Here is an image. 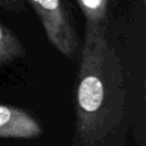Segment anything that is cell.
<instances>
[{
  "mask_svg": "<svg viewBox=\"0 0 146 146\" xmlns=\"http://www.w3.org/2000/svg\"><path fill=\"white\" fill-rule=\"evenodd\" d=\"M38 17L50 45L68 59L80 53V37L63 0H23Z\"/></svg>",
  "mask_w": 146,
  "mask_h": 146,
  "instance_id": "cell-2",
  "label": "cell"
},
{
  "mask_svg": "<svg viewBox=\"0 0 146 146\" xmlns=\"http://www.w3.org/2000/svg\"><path fill=\"white\" fill-rule=\"evenodd\" d=\"M0 8L8 12L21 13L26 9V3L23 0H0Z\"/></svg>",
  "mask_w": 146,
  "mask_h": 146,
  "instance_id": "cell-6",
  "label": "cell"
},
{
  "mask_svg": "<svg viewBox=\"0 0 146 146\" xmlns=\"http://www.w3.org/2000/svg\"><path fill=\"white\" fill-rule=\"evenodd\" d=\"M26 56V48L8 26L0 22V68Z\"/></svg>",
  "mask_w": 146,
  "mask_h": 146,
  "instance_id": "cell-5",
  "label": "cell"
},
{
  "mask_svg": "<svg viewBox=\"0 0 146 146\" xmlns=\"http://www.w3.org/2000/svg\"><path fill=\"white\" fill-rule=\"evenodd\" d=\"M86 22L85 33L106 32L109 18V0H76Z\"/></svg>",
  "mask_w": 146,
  "mask_h": 146,
  "instance_id": "cell-4",
  "label": "cell"
},
{
  "mask_svg": "<svg viewBox=\"0 0 146 146\" xmlns=\"http://www.w3.org/2000/svg\"><path fill=\"white\" fill-rule=\"evenodd\" d=\"M80 54L72 146H108L126 114L122 60L106 38V32L85 33Z\"/></svg>",
  "mask_w": 146,
  "mask_h": 146,
  "instance_id": "cell-1",
  "label": "cell"
},
{
  "mask_svg": "<svg viewBox=\"0 0 146 146\" xmlns=\"http://www.w3.org/2000/svg\"><path fill=\"white\" fill-rule=\"evenodd\" d=\"M141 1H142V3H145V1H146V0H141Z\"/></svg>",
  "mask_w": 146,
  "mask_h": 146,
  "instance_id": "cell-7",
  "label": "cell"
},
{
  "mask_svg": "<svg viewBox=\"0 0 146 146\" xmlns=\"http://www.w3.org/2000/svg\"><path fill=\"white\" fill-rule=\"evenodd\" d=\"M44 135L33 114L14 105L0 104V139L35 140Z\"/></svg>",
  "mask_w": 146,
  "mask_h": 146,
  "instance_id": "cell-3",
  "label": "cell"
}]
</instances>
